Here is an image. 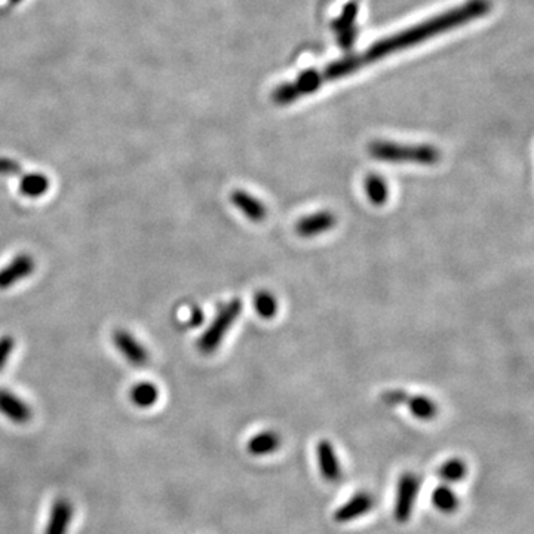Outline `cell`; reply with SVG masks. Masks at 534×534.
Segmentation results:
<instances>
[{
    "instance_id": "cell-1",
    "label": "cell",
    "mask_w": 534,
    "mask_h": 534,
    "mask_svg": "<svg viewBox=\"0 0 534 534\" xmlns=\"http://www.w3.org/2000/svg\"><path fill=\"white\" fill-rule=\"evenodd\" d=\"M491 9L490 0H468L453 9L445 10L441 15H435L426 20L417 26H413L402 31L389 36L382 40H377L361 54L341 58L339 61H332L322 68L304 70L300 76L294 80L282 83L272 92V100L278 105H287L307 95H312L322 88L327 82L348 77L356 71L371 66L389 55H394L399 51L408 50L411 46L429 40L438 34L447 33L465 24L485 17Z\"/></svg>"
},
{
    "instance_id": "cell-2",
    "label": "cell",
    "mask_w": 534,
    "mask_h": 534,
    "mask_svg": "<svg viewBox=\"0 0 534 534\" xmlns=\"http://www.w3.org/2000/svg\"><path fill=\"white\" fill-rule=\"evenodd\" d=\"M370 156L389 163L435 165L441 161V151L431 144H398L394 141L374 140L368 144Z\"/></svg>"
},
{
    "instance_id": "cell-3",
    "label": "cell",
    "mask_w": 534,
    "mask_h": 534,
    "mask_svg": "<svg viewBox=\"0 0 534 534\" xmlns=\"http://www.w3.org/2000/svg\"><path fill=\"white\" fill-rule=\"evenodd\" d=\"M242 307L244 304L239 299H232L230 302L220 306L212 322L198 340V350L200 353L211 355L221 346L224 337L228 336L236 319L241 316Z\"/></svg>"
},
{
    "instance_id": "cell-4",
    "label": "cell",
    "mask_w": 534,
    "mask_h": 534,
    "mask_svg": "<svg viewBox=\"0 0 534 534\" xmlns=\"http://www.w3.org/2000/svg\"><path fill=\"white\" fill-rule=\"evenodd\" d=\"M420 485V478L414 472H403L399 477L394 506V517L399 524H407L410 521L414 505L417 502Z\"/></svg>"
},
{
    "instance_id": "cell-5",
    "label": "cell",
    "mask_w": 534,
    "mask_h": 534,
    "mask_svg": "<svg viewBox=\"0 0 534 534\" xmlns=\"http://www.w3.org/2000/svg\"><path fill=\"white\" fill-rule=\"evenodd\" d=\"M374 505H376V500L371 493L359 491L353 494L348 502H344L334 510L332 519H334L337 524H349V522L370 514Z\"/></svg>"
},
{
    "instance_id": "cell-6",
    "label": "cell",
    "mask_w": 534,
    "mask_h": 534,
    "mask_svg": "<svg viewBox=\"0 0 534 534\" xmlns=\"http://www.w3.org/2000/svg\"><path fill=\"white\" fill-rule=\"evenodd\" d=\"M34 269L36 261L30 254H18L3 269H0V291H6L15 287L18 282L30 278Z\"/></svg>"
},
{
    "instance_id": "cell-7",
    "label": "cell",
    "mask_w": 534,
    "mask_h": 534,
    "mask_svg": "<svg viewBox=\"0 0 534 534\" xmlns=\"http://www.w3.org/2000/svg\"><path fill=\"white\" fill-rule=\"evenodd\" d=\"M113 344L122 353L124 358L134 366H144L150 361V353L129 331L116 329L113 332Z\"/></svg>"
},
{
    "instance_id": "cell-8",
    "label": "cell",
    "mask_w": 534,
    "mask_h": 534,
    "mask_svg": "<svg viewBox=\"0 0 534 534\" xmlns=\"http://www.w3.org/2000/svg\"><path fill=\"white\" fill-rule=\"evenodd\" d=\"M337 224V216L328 209L318 211L302 217L295 223V233L302 237H315L334 229Z\"/></svg>"
},
{
    "instance_id": "cell-9",
    "label": "cell",
    "mask_w": 534,
    "mask_h": 534,
    "mask_svg": "<svg viewBox=\"0 0 534 534\" xmlns=\"http://www.w3.org/2000/svg\"><path fill=\"white\" fill-rule=\"evenodd\" d=\"M358 3L349 2L344 5L341 15L332 22V29L337 33V40L343 50H349L356 39V18H358Z\"/></svg>"
},
{
    "instance_id": "cell-10",
    "label": "cell",
    "mask_w": 534,
    "mask_h": 534,
    "mask_svg": "<svg viewBox=\"0 0 534 534\" xmlns=\"http://www.w3.org/2000/svg\"><path fill=\"white\" fill-rule=\"evenodd\" d=\"M316 460L320 475L325 481L337 482L341 478V465L336 447L328 439H320L316 444Z\"/></svg>"
},
{
    "instance_id": "cell-11",
    "label": "cell",
    "mask_w": 534,
    "mask_h": 534,
    "mask_svg": "<svg viewBox=\"0 0 534 534\" xmlns=\"http://www.w3.org/2000/svg\"><path fill=\"white\" fill-rule=\"evenodd\" d=\"M0 414L15 424H26L33 417L29 403L8 389H0Z\"/></svg>"
},
{
    "instance_id": "cell-12",
    "label": "cell",
    "mask_w": 534,
    "mask_h": 534,
    "mask_svg": "<svg viewBox=\"0 0 534 534\" xmlns=\"http://www.w3.org/2000/svg\"><path fill=\"white\" fill-rule=\"evenodd\" d=\"M73 515V503L66 497L57 498L51 507V514L50 518H47L43 534H67Z\"/></svg>"
},
{
    "instance_id": "cell-13",
    "label": "cell",
    "mask_w": 534,
    "mask_h": 534,
    "mask_svg": "<svg viewBox=\"0 0 534 534\" xmlns=\"http://www.w3.org/2000/svg\"><path fill=\"white\" fill-rule=\"evenodd\" d=\"M230 202L233 204V207L239 209L249 221L260 223L266 220L267 217V208L263 202L257 199L255 196H253L251 193L245 192V190L242 188L233 190V192L230 193Z\"/></svg>"
},
{
    "instance_id": "cell-14",
    "label": "cell",
    "mask_w": 534,
    "mask_h": 534,
    "mask_svg": "<svg viewBox=\"0 0 534 534\" xmlns=\"http://www.w3.org/2000/svg\"><path fill=\"white\" fill-rule=\"evenodd\" d=\"M281 444L282 439L276 431H261L249 438L246 444V451L251 456L265 457L276 453Z\"/></svg>"
},
{
    "instance_id": "cell-15",
    "label": "cell",
    "mask_w": 534,
    "mask_h": 534,
    "mask_svg": "<svg viewBox=\"0 0 534 534\" xmlns=\"http://www.w3.org/2000/svg\"><path fill=\"white\" fill-rule=\"evenodd\" d=\"M18 190L26 198H40L47 193L51 181L45 174L40 172H24L20 175Z\"/></svg>"
},
{
    "instance_id": "cell-16",
    "label": "cell",
    "mask_w": 534,
    "mask_h": 534,
    "mask_svg": "<svg viewBox=\"0 0 534 534\" xmlns=\"http://www.w3.org/2000/svg\"><path fill=\"white\" fill-rule=\"evenodd\" d=\"M403 406L408 408L413 417L422 422H431L438 415V403L424 395H408Z\"/></svg>"
},
{
    "instance_id": "cell-17",
    "label": "cell",
    "mask_w": 534,
    "mask_h": 534,
    "mask_svg": "<svg viewBox=\"0 0 534 534\" xmlns=\"http://www.w3.org/2000/svg\"><path fill=\"white\" fill-rule=\"evenodd\" d=\"M364 192L373 205L382 207L387 202L389 186L382 175L370 174L364 180Z\"/></svg>"
},
{
    "instance_id": "cell-18",
    "label": "cell",
    "mask_w": 534,
    "mask_h": 534,
    "mask_svg": "<svg viewBox=\"0 0 534 534\" xmlns=\"http://www.w3.org/2000/svg\"><path fill=\"white\" fill-rule=\"evenodd\" d=\"M432 505L443 514H454L460 507L457 493L447 484L438 485L432 491Z\"/></svg>"
},
{
    "instance_id": "cell-19",
    "label": "cell",
    "mask_w": 534,
    "mask_h": 534,
    "mask_svg": "<svg viewBox=\"0 0 534 534\" xmlns=\"http://www.w3.org/2000/svg\"><path fill=\"white\" fill-rule=\"evenodd\" d=\"M131 401L138 408H150L159 399V389L150 382H141L131 389Z\"/></svg>"
},
{
    "instance_id": "cell-20",
    "label": "cell",
    "mask_w": 534,
    "mask_h": 534,
    "mask_svg": "<svg viewBox=\"0 0 534 534\" xmlns=\"http://www.w3.org/2000/svg\"><path fill=\"white\" fill-rule=\"evenodd\" d=\"M468 475L466 461L460 457H451L438 468V477L445 482H459Z\"/></svg>"
},
{
    "instance_id": "cell-21",
    "label": "cell",
    "mask_w": 534,
    "mask_h": 534,
    "mask_svg": "<svg viewBox=\"0 0 534 534\" xmlns=\"http://www.w3.org/2000/svg\"><path fill=\"white\" fill-rule=\"evenodd\" d=\"M254 309L258 316L263 319H272L278 313V300L276 297L269 291H258L254 295Z\"/></svg>"
},
{
    "instance_id": "cell-22",
    "label": "cell",
    "mask_w": 534,
    "mask_h": 534,
    "mask_svg": "<svg viewBox=\"0 0 534 534\" xmlns=\"http://www.w3.org/2000/svg\"><path fill=\"white\" fill-rule=\"evenodd\" d=\"M407 396H408V392L403 389H387L383 392L380 399H382L383 403H386V406L389 407H399V406H403Z\"/></svg>"
},
{
    "instance_id": "cell-23",
    "label": "cell",
    "mask_w": 534,
    "mask_h": 534,
    "mask_svg": "<svg viewBox=\"0 0 534 534\" xmlns=\"http://www.w3.org/2000/svg\"><path fill=\"white\" fill-rule=\"evenodd\" d=\"M15 350V339L12 336H2L0 337V371H3L6 366L10 355Z\"/></svg>"
},
{
    "instance_id": "cell-24",
    "label": "cell",
    "mask_w": 534,
    "mask_h": 534,
    "mask_svg": "<svg viewBox=\"0 0 534 534\" xmlns=\"http://www.w3.org/2000/svg\"><path fill=\"white\" fill-rule=\"evenodd\" d=\"M21 174H22V168L15 159L5 158V156L0 158V175L2 177H15V175H21Z\"/></svg>"
},
{
    "instance_id": "cell-25",
    "label": "cell",
    "mask_w": 534,
    "mask_h": 534,
    "mask_svg": "<svg viewBox=\"0 0 534 534\" xmlns=\"http://www.w3.org/2000/svg\"><path fill=\"white\" fill-rule=\"evenodd\" d=\"M22 2V0H8V5L9 6H17L18 3H21Z\"/></svg>"
}]
</instances>
